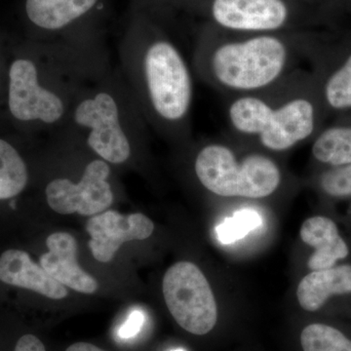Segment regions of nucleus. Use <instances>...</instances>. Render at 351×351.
Masks as SVG:
<instances>
[{"mask_svg":"<svg viewBox=\"0 0 351 351\" xmlns=\"http://www.w3.org/2000/svg\"><path fill=\"white\" fill-rule=\"evenodd\" d=\"M58 132L75 136L101 160L120 165L130 160L149 128L120 69L108 68L80 92Z\"/></svg>","mask_w":351,"mask_h":351,"instance_id":"39448f33","label":"nucleus"},{"mask_svg":"<svg viewBox=\"0 0 351 351\" xmlns=\"http://www.w3.org/2000/svg\"><path fill=\"white\" fill-rule=\"evenodd\" d=\"M208 14L219 29L235 34L282 32L292 20L285 0H210Z\"/></svg>","mask_w":351,"mask_h":351,"instance_id":"9d476101","label":"nucleus"},{"mask_svg":"<svg viewBox=\"0 0 351 351\" xmlns=\"http://www.w3.org/2000/svg\"><path fill=\"white\" fill-rule=\"evenodd\" d=\"M172 351H184V350H181V348H179V350H172Z\"/></svg>","mask_w":351,"mask_h":351,"instance_id":"a878e982","label":"nucleus"},{"mask_svg":"<svg viewBox=\"0 0 351 351\" xmlns=\"http://www.w3.org/2000/svg\"><path fill=\"white\" fill-rule=\"evenodd\" d=\"M164 300L176 322L191 334L203 336L218 321V307L211 286L195 263L179 262L163 277Z\"/></svg>","mask_w":351,"mask_h":351,"instance_id":"0eeeda50","label":"nucleus"},{"mask_svg":"<svg viewBox=\"0 0 351 351\" xmlns=\"http://www.w3.org/2000/svg\"><path fill=\"white\" fill-rule=\"evenodd\" d=\"M232 34H203L193 54V73L225 98L269 89L314 55L297 36Z\"/></svg>","mask_w":351,"mask_h":351,"instance_id":"7ed1b4c3","label":"nucleus"},{"mask_svg":"<svg viewBox=\"0 0 351 351\" xmlns=\"http://www.w3.org/2000/svg\"><path fill=\"white\" fill-rule=\"evenodd\" d=\"M317 86L322 104L330 110H350L351 52Z\"/></svg>","mask_w":351,"mask_h":351,"instance_id":"a211bd4d","label":"nucleus"},{"mask_svg":"<svg viewBox=\"0 0 351 351\" xmlns=\"http://www.w3.org/2000/svg\"><path fill=\"white\" fill-rule=\"evenodd\" d=\"M49 252L39 258L43 267L60 283L83 293L94 294L98 290L96 279L85 272L77 263V242L66 232H55L46 240Z\"/></svg>","mask_w":351,"mask_h":351,"instance_id":"f8f14e48","label":"nucleus"},{"mask_svg":"<svg viewBox=\"0 0 351 351\" xmlns=\"http://www.w3.org/2000/svg\"><path fill=\"white\" fill-rule=\"evenodd\" d=\"M319 186L326 195L332 197H350L351 164L325 171L320 175Z\"/></svg>","mask_w":351,"mask_h":351,"instance_id":"412c9836","label":"nucleus"},{"mask_svg":"<svg viewBox=\"0 0 351 351\" xmlns=\"http://www.w3.org/2000/svg\"><path fill=\"white\" fill-rule=\"evenodd\" d=\"M226 99L228 133L269 154L294 149L317 133V82L304 69L258 93Z\"/></svg>","mask_w":351,"mask_h":351,"instance_id":"20e7f679","label":"nucleus"},{"mask_svg":"<svg viewBox=\"0 0 351 351\" xmlns=\"http://www.w3.org/2000/svg\"><path fill=\"white\" fill-rule=\"evenodd\" d=\"M29 24L51 40L103 29L108 0H25Z\"/></svg>","mask_w":351,"mask_h":351,"instance_id":"1a4fd4ad","label":"nucleus"},{"mask_svg":"<svg viewBox=\"0 0 351 351\" xmlns=\"http://www.w3.org/2000/svg\"><path fill=\"white\" fill-rule=\"evenodd\" d=\"M14 351H46L43 341L34 335L21 337Z\"/></svg>","mask_w":351,"mask_h":351,"instance_id":"5701e85b","label":"nucleus"},{"mask_svg":"<svg viewBox=\"0 0 351 351\" xmlns=\"http://www.w3.org/2000/svg\"><path fill=\"white\" fill-rule=\"evenodd\" d=\"M262 225V216L256 210H239L217 226V237L221 243L232 244L244 239Z\"/></svg>","mask_w":351,"mask_h":351,"instance_id":"aec40b11","label":"nucleus"},{"mask_svg":"<svg viewBox=\"0 0 351 351\" xmlns=\"http://www.w3.org/2000/svg\"><path fill=\"white\" fill-rule=\"evenodd\" d=\"M300 235L304 243L314 252L307 261V267L313 270L330 269L350 254L348 244L339 234L338 226L327 217L315 216L302 223Z\"/></svg>","mask_w":351,"mask_h":351,"instance_id":"4468645a","label":"nucleus"},{"mask_svg":"<svg viewBox=\"0 0 351 351\" xmlns=\"http://www.w3.org/2000/svg\"><path fill=\"white\" fill-rule=\"evenodd\" d=\"M66 351H106L101 350L98 346L88 343H75L69 346Z\"/></svg>","mask_w":351,"mask_h":351,"instance_id":"393cba45","label":"nucleus"},{"mask_svg":"<svg viewBox=\"0 0 351 351\" xmlns=\"http://www.w3.org/2000/svg\"><path fill=\"white\" fill-rule=\"evenodd\" d=\"M110 177V164L95 158L86 164L77 181L56 178L48 182L46 200L58 214L95 216L103 213L114 199Z\"/></svg>","mask_w":351,"mask_h":351,"instance_id":"6e6552de","label":"nucleus"},{"mask_svg":"<svg viewBox=\"0 0 351 351\" xmlns=\"http://www.w3.org/2000/svg\"><path fill=\"white\" fill-rule=\"evenodd\" d=\"M351 293V265L313 270L302 279L297 289L300 306L309 313L319 311L334 295Z\"/></svg>","mask_w":351,"mask_h":351,"instance_id":"2eb2a0df","label":"nucleus"},{"mask_svg":"<svg viewBox=\"0 0 351 351\" xmlns=\"http://www.w3.org/2000/svg\"><path fill=\"white\" fill-rule=\"evenodd\" d=\"M120 71L149 130L175 142L193 133V69L181 49L142 11L130 10L119 45Z\"/></svg>","mask_w":351,"mask_h":351,"instance_id":"f257e3e1","label":"nucleus"},{"mask_svg":"<svg viewBox=\"0 0 351 351\" xmlns=\"http://www.w3.org/2000/svg\"><path fill=\"white\" fill-rule=\"evenodd\" d=\"M86 230L91 237L88 245L93 257L108 263L125 242L149 239L154 225L144 214L121 215L108 210L88 219Z\"/></svg>","mask_w":351,"mask_h":351,"instance_id":"9b49d317","label":"nucleus"},{"mask_svg":"<svg viewBox=\"0 0 351 351\" xmlns=\"http://www.w3.org/2000/svg\"><path fill=\"white\" fill-rule=\"evenodd\" d=\"M101 29L78 32L49 43L48 62L27 58L9 69L8 108L14 119L61 130L76 97L108 69L101 49Z\"/></svg>","mask_w":351,"mask_h":351,"instance_id":"f03ea898","label":"nucleus"},{"mask_svg":"<svg viewBox=\"0 0 351 351\" xmlns=\"http://www.w3.org/2000/svg\"><path fill=\"white\" fill-rule=\"evenodd\" d=\"M144 322V313L140 311H133L127 318L126 322L120 327L119 331L120 338L130 339L132 337H135L142 329Z\"/></svg>","mask_w":351,"mask_h":351,"instance_id":"4be33fe9","label":"nucleus"},{"mask_svg":"<svg viewBox=\"0 0 351 351\" xmlns=\"http://www.w3.org/2000/svg\"><path fill=\"white\" fill-rule=\"evenodd\" d=\"M211 140L200 145L193 170L201 186L215 195L226 198L263 199L281 188L283 172L269 152L249 145L237 152L234 138Z\"/></svg>","mask_w":351,"mask_h":351,"instance_id":"423d86ee","label":"nucleus"},{"mask_svg":"<svg viewBox=\"0 0 351 351\" xmlns=\"http://www.w3.org/2000/svg\"><path fill=\"white\" fill-rule=\"evenodd\" d=\"M164 1L165 0H132L130 10L142 11L152 16L156 7Z\"/></svg>","mask_w":351,"mask_h":351,"instance_id":"b1692460","label":"nucleus"},{"mask_svg":"<svg viewBox=\"0 0 351 351\" xmlns=\"http://www.w3.org/2000/svg\"><path fill=\"white\" fill-rule=\"evenodd\" d=\"M27 181L29 172L24 159L10 143L0 138V200L20 195Z\"/></svg>","mask_w":351,"mask_h":351,"instance_id":"f3484780","label":"nucleus"},{"mask_svg":"<svg viewBox=\"0 0 351 351\" xmlns=\"http://www.w3.org/2000/svg\"><path fill=\"white\" fill-rule=\"evenodd\" d=\"M0 280L8 285L27 289L52 300L68 295L66 286L32 260L25 251L7 250L0 257Z\"/></svg>","mask_w":351,"mask_h":351,"instance_id":"ddd939ff","label":"nucleus"},{"mask_svg":"<svg viewBox=\"0 0 351 351\" xmlns=\"http://www.w3.org/2000/svg\"><path fill=\"white\" fill-rule=\"evenodd\" d=\"M304 351H351V339L338 328L324 323H313L302 331Z\"/></svg>","mask_w":351,"mask_h":351,"instance_id":"6ab92c4d","label":"nucleus"},{"mask_svg":"<svg viewBox=\"0 0 351 351\" xmlns=\"http://www.w3.org/2000/svg\"><path fill=\"white\" fill-rule=\"evenodd\" d=\"M311 152L316 161L331 167L351 164V125H335L318 132Z\"/></svg>","mask_w":351,"mask_h":351,"instance_id":"dca6fc26","label":"nucleus"}]
</instances>
